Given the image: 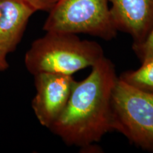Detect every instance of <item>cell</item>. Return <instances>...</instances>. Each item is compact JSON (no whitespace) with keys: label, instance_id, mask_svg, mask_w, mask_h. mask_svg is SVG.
I'll return each instance as SVG.
<instances>
[{"label":"cell","instance_id":"1","mask_svg":"<svg viewBox=\"0 0 153 153\" xmlns=\"http://www.w3.org/2000/svg\"><path fill=\"white\" fill-rule=\"evenodd\" d=\"M117 79L114 63L104 56L85 79L74 81L65 107L49 129L69 146L87 149L99 142L113 131L111 100Z\"/></svg>","mask_w":153,"mask_h":153},{"label":"cell","instance_id":"2","mask_svg":"<svg viewBox=\"0 0 153 153\" xmlns=\"http://www.w3.org/2000/svg\"><path fill=\"white\" fill-rule=\"evenodd\" d=\"M104 57L97 42L82 40L76 34L48 31L32 43L25 55V65L33 75L41 72L72 75L91 68Z\"/></svg>","mask_w":153,"mask_h":153},{"label":"cell","instance_id":"3","mask_svg":"<svg viewBox=\"0 0 153 153\" xmlns=\"http://www.w3.org/2000/svg\"><path fill=\"white\" fill-rule=\"evenodd\" d=\"M113 131L131 144L153 153V94L128 85L118 76L111 100Z\"/></svg>","mask_w":153,"mask_h":153},{"label":"cell","instance_id":"4","mask_svg":"<svg viewBox=\"0 0 153 153\" xmlns=\"http://www.w3.org/2000/svg\"><path fill=\"white\" fill-rule=\"evenodd\" d=\"M108 0H58L43 26L45 31L84 33L111 41L117 36Z\"/></svg>","mask_w":153,"mask_h":153},{"label":"cell","instance_id":"5","mask_svg":"<svg viewBox=\"0 0 153 153\" xmlns=\"http://www.w3.org/2000/svg\"><path fill=\"white\" fill-rule=\"evenodd\" d=\"M33 76L36 93L32 108L39 123L50 128L65 107L75 80L72 75L52 72Z\"/></svg>","mask_w":153,"mask_h":153},{"label":"cell","instance_id":"6","mask_svg":"<svg viewBox=\"0 0 153 153\" xmlns=\"http://www.w3.org/2000/svg\"><path fill=\"white\" fill-rule=\"evenodd\" d=\"M110 13L117 31L128 33L133 43L147 37L153 27V0H108Z\"/></svg>","mask_w":153,"mask_h":153},{"label":"cell","instance_id":"7","mask_svg":"<svg viewBox=\"0 0 153 153\" xmlns=\"http://www.w3.org/2000/svg\"><path fill=\"white\" fill-rule=\"evenodd\" d=\"M36 11L24 0H0V55L13 52Z\"/></svg>","mask_w":153,"mask_h":153},{"label":"cell","instance_id":"8","mask_svg":"<svg viewBox=\"0 0 153 153\" xmlns=\"http://www.w3.org/2000/svg\"><path fill=\"white\" fill-rule=\"evenodd\" d=\"M128 85L145 92L153 94V58L135 70H128L118 76Z\"/></svg>","mask_w":153,"mask_h":153},{"label":"cell","instance_id":"9","mask_svg":"<svg viewBox=\"0 0 153 153\" xmlns=\"http://www.w3.org/2000/svg\"><path fill=\"white\" fill-rule=\"evenodd\" d=\"M132 49L141 63L153 58V27L144 41L139 43H133Z\"/></svg>","mask_w":153,"mask_h":153},{"label":"cell","instance_id":"10","mask_svg":"<svg viewBox=\"0 0 153 153\" xmlns=\"http://www.w3.org/2000/svg\"><path fill=\"white\" fill-rule=\"evenodd\" d=\"M36 11H43L50 12L58 0H24Z\"/></svg>","mask_w":153,"mask_h":153},{"label":"cell","instance_id":"11","mask_svg":"<svg viewBox=\"0 0 153 153\" xmlns=\"http://www.w3.org/2000/svg\"><path fill=\"white\" fill-rule=\"evenodd\" d=\"M9 64L7 61V57L0 55V71H4L8 68Z\"/></svg>","mask_w":153,"mask_h":153}]
</instances>
